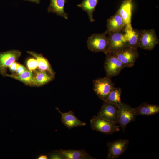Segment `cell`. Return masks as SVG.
I'll return each instance as SVG.
<instances>
[{"label": "cell", "mask_w": 159, "mask_h": 159, "mask_svg": "<svg viewBox=\"0 0 159 159\" xmlns=\"http://www.w3.org/2000/svg\"><path fill=\"white\" fill-rule=\"evenodd\" d=\"M32 2L35 3L37 4H39L41 0H24Z\"/></svg>", "instance_id": "f1b7e54d"}, {"label": "cell", "mask_w": 159, "mask_h": 159, "mask_svg": "<svg viewBox=\"0 0 159 159\" xmlns=\"http://www.w3.org/2000/svg\"><path fill=\"white\" fill-rule=\"evenodd\" d=\"M27 66L29 70L32 72L38 68V64L36 59H29L27 62Z\"/></svg>", "instance_id": "cb8c5ba5"}, {"label": "cell", "mask_w": 159, "mask_h": 159, "mask_svg": "<svg viewBox=\"0 0 159 159\" xmlns=\"http://www.w3.org/2000/svg\"><path fill=\"white\" fill-rule=\"evenodd\" d=\"M99 0H83L77 6L81 8L87 14L88 18L91 22L95 21L93 17V13L95 10Z\"/></svg>", "instance_id": "44dd1931"}, {"label": "cell", "mask_w": 159, "mask_h": 159, "mask_svg": "<svg viewBox=\"0 0 159 159\" xmlns=\"http://www.w3.org/2000/svg\"><path fill=\"white\" fill-rule=\"evenodd\" d=\"M122 91L121 88L114 87L104 102L113 104L118 107L122 102L121 98Z\"/></svg>", "instance_id": "603a6c76"}, {"label": "cell", "mask_w": 159, "mask_h": 159, "mask_svg": "<svg viewBox=\"0 0 159 159\" xmlns=\"http://www.w3.org/2000/svg\"><path fill=\"white\" fill-rule=\"evenodd\" d=\"M56 109L61 115V121L67 128L71 129L86 125L85 123L82 122L76 117L72 111L70 110L68 112L63 113L57 107H56Z\"/></svg>", "instance_id": "7c38bea8"}, {"label": "cell", "mask_w": 159, "mask_h": 159, "mask_svg": "<svg viewBox=\"0 0 159 159\" xmlns=\"http://www.w3.org/2000/svg\"><path fill=\"white\" fill-rule=\"evenodd\" d=\"M63 159H92L94 158L90 155L84 150L72 149L58 150Z\"/></svg>", "instance_id": "5bb4252c"}, {"label": "cell", "mask_w": 159, "mask_h": 159, "mask_svg": "<svg viewBox=\"0 0 159 159\" xmlns=\"http://www.w3.org/2000/svg\"><path fill=\"white\" fill-rule=\"evenodd\" d=\"M135 114L137 115L150 116L159 112V106L144 102L138 107L133 108Z\"/></svg>", "instance_id": "e0dca14e"}, {"label": "cell", "mask_w": 159, "mask_h": 159, "mask_svg": "<svg viewBox=\"0 0 159 159\" xmlns=\"http://www.w3.org/2000/svg\"><path fill=\"white\" fill-rule=\"evenodd\" d=\"M19 63L15 62L13 63L9 67L10 71L12 73L16 72L19 65Z\"/></svg>", "instance_id": "4316f807"}, {"label": "cell", "mask_w": 159, "mask_h": 159, "mask_svg": "<svg viewBox=\"0 0 159 159\" xmlns=\"http://www.w3.org/2000/svg\"><path fill=\"white\" fill-rule=\"evenodd\" d=\"M125 26L123 19L117 12L107 20L106 31L107 33L121 31Z\"/></svg>", "instance_id": "4fadbf2b"}, {"label": "cell", "mask_w": 159, "mask_h": 159, "mask_svg": "<svg viewBox=\"0 0 159 159\" xmlns=\"http://www.w3.org/2000/svg\"><path fill=\"white\" fill-rule=\"evenodd\" d=\"M37 159H47L48 157L47 155L41 154L36 158Z\"/></svg>", "instance_id": "83f0119b"}, {"label": "cell", "mask_w": 159, "mask_h": 159, "mask_svg": "<svg viewBox=\"0 0 159 159\" xmlns=\"http://www.w3.org/2000/svg\"><path fill=\"white\" fill-rule=\"evenodd\" d=\"M114 87V83L111 78L106 77L98 78L93 81V89L97 97L103 102Z\"/></svg>", "instance_id": "277c9868"}, {"label": "cell", "mask_w": 159, "mask_h": 159, "mask_svg": "<svg viewBox=\"0 0 159 159\" xmlns=\"http://www.w3.org/2000/svg\"><path fill=\"white\" fill-rule=\"evenodd\" d=\"M48 159H63V158L58 150H54L47 155Z\"/></svg>", "instance_id": "d4e9b609"}, {"label": "cell", "mask_w": 159, "mask_h": 159, "mask_svg": "<svg viewBox=\"0 0 159 159\" xmlns=\"http://www.w3.org/2000/svg\"><path fill=\"white\" fill-rule=\"evenodd\" d=\"M159 43V39L154 29L139 30L138 47L145 50H151Z\"/></svg>", "instance_id": "5b68a950"}, {"label": "cell", "mask_w": 159, "mask_h": 159, "mask_svg": "<svg viewBox=\"0 0 159 159\" xmlns=\"http://www.w3.org/2000/svg\"><path fill=\"white\" fill-rule=\"evenodd\" d=\"M32 72L33 75L34 86H40L44 85L52 81L54 78L45 71L38 69Z\"/></svg>", "instance_id": "ffe728a7"}, {"label": "cell", "mask_w": 159, "mask_h": 159, "mask_svg": "<svg viewBox=\"0 0 159 159\" xmlns=\"http://www.w3.org/2000/svg\"><path fill=\"white\" fill-rule=\"evenodd\" d=\"M6 77H9L19 80L29 86H34L33 73L32 71L26 69L23 73L18 75L14 73L11 74H8L6 75Z\"/></svg>", "instance_id": "7402d4cb"}, {"label": "cell", "mask_w": 159, "mask_h": 159, "mask_svg": "<svg viewBox=\"0 0 159 159\" xmlns=\"http://www.w3.org/2000/svg\"><path fill=\"white\" fill-rule=\"evenodd\" d=\"M21 54L20 51L13 49L0 52V74L6 77L7 69L14 62L19 59Z\"/></svg>", "instance_id": "ba28073f"}, {"label": "cell", "mask_w": 159, "mask_h": 159, "mask_svg": "<svg viewBox=\"0 0 159 159\" xmlns=\"http://www.w3.org/2000/svg\"><path fill=\"white\" fill-rule=\"evenodd\" d=\"M105 54L106 57L104 68L106 77L111 78L118 75L125 67L113 54L110 53Z\"/></svg>", "instance_id": "52a82bcc"}, {"label": "cell", "mask_w": 159, "mask_h": 159, "mask_svg": "<svg viewBox=\"0 0 159 159\" xmlns=\"http://www.w3.org/2000/svg\"><path fill=\"white\" fill-rule=\"evenodd\" d=\"M91 129L107 135L111 134L119 131L120 126L115 123L97 116L90 120Z\"/></svg>", "instance_id": "6da1fadb"}, {"label": "cell", "mask_w": 159, "mask_h": 159, "mask_svg": "<svg viewBox=\"0 0 159 159\" xmlns=\"http://www.w3.org/2000/svg\"><path fill=\"white\" fill-rule=\"evenodd\" d=\"M136 116L133 108L129 105L122 102L118 107V121L123 132L127 125L135 121Z\"/></svg>", "instance_id": "8992f818"}, {"label": "cell", "mask_w": 159, "mask_h": 159, "mask_svg": "<svg viewBox=\"0 0 159 159\" xmlns=\"http://www.w3.org/2000/svg\"><path fill=\"white\" fill-rule=\"evenodd\" d=\"M132 9V0H125L117 12L123 19L126 25L131 24Z\"/></svg>", "instance_id": "9a60e30c"}, {"label": "cell", "mask_w": 159, "mask_h": 159, "mask_svg": "<svg viewBox=\"0 0 159 159\" xmlns=\"http://www.w3.org/2000/svg\"><path fill=\"white\" fill-rule=\"evenodd\" d=\"M129 141L126 139H119L107 144L108 148L107 159H116L120 157L127 149Z\"/></svg>", "instance_id": "30bf717a"}, {"label": "cell", "mask_w": 159, "mask_h": 159, "mask_svg": "<svg viewBox=\"0 0 159 159\" xmlns=\"http://www.w3.org/2000/svg\"><path fill=\"white\" fill-rule=\"evenodd\" d=\"M106 31L101 34H94L89 37L87 41L89 50L94 52L106 51L108 46L109 38Z\"/></svg>", "instance_id": "7a4b0ae2"}, {"label": "cell", "mask_w": 159, "mask_h": 159, "mask_svg": "<svg viewBox=\"0 0 159 159\" xmlns=\"http://www.w3.org/2000/svg\"><path fill=\"white\" fill-rule=\"evenodd\" d=\"M108 53L114 55L125 67L128 68L134 66L139 56L137 48L128 46Z\"/></svg>", "instance_id": "3957f363"}, {"label": "cell", "mask_w": 159, "mask_h": 159, "mask_svg": "<svg viewBox=\"0 0 159 159\" xmlns=\"http://www.w3.org/2000/svg\"><path fill=\"white\" fill-rule=\"evenodd\" d=\"M26 69H27L24 66L19 64L16 71V74L17 75L20 74L25 71Z\"/></svg>", "instance_id": "484cf974"}, {"label": "cell", "mask_w": 159, "mask_h": 159, "mask_svg": "<svg viewBox=\"0 0 159 159\" xmlns=\"http://www.w3.org/2000/svg\"><path fill=\"white\" fill-rule=\"evenodd\" d=\"M66 0H50L49 6L47 8L49 13L55 14L57 15L68 19V14L64 10V6Z\"/></svg>", "instance_id": "ac0fdd59"}, {"label": "cell", "mask_w": 159, "mask_h": 159, "mask_svg": "<svg viewBox=\"0 0 159 159\" xmlns=\"http://www.w3.org/2000/svg\"><path fill=\"white\" fill-rule=\"evenodd\" d=\"M27 52L36 59L38 62L39 69L46 71L54 78L55 72L47 59L42 54H38L32 51H27Z\"/></svg>", "instance_id": "d6986e66"}, {"label": "cell", "mask_w": 159, "mask_h": 159, "mask_svg": "<svg viewBox=\"0 0 159 159\" xmlns=\"http://www.w3.org/2000/svg\"><path fill=\"white\" fill-rule=\"evenodd\" d=\"M124 29L127 46L138 48L139 30L133 29L131 24L126 25Z\"/></svg>", "instance_id": "2e32d148"}, {"label": "cell", "mask_w": 159, "mask_h": 159, "mask_svg": "<svg viewBox=\"0 0 159 159\" xmlns=\"http://www.w3.org/2000/svg\"><path fill=\"white\" fill-rule=\"evenodd\" d=\"M118 110L115 105L104 102L97 116L118 124Z\"/></svg>", "instance_id": "8fae6325"}, {"label": "cell", "mask_w": 159, "mask_h": 159, "mask_svg": "<svg viewBox=\"0 0 159 159\" xmlns=\"http://www.w3.org/2000/svg\"><path fill=\"white\" fill-rule=\"evenodd\" d=\"M121 31L110 32L108 35V44L105 54L110 53L127 46L125 34Z\"/></svg>", "instance_id": "9c48e42d"}]
</instances>
